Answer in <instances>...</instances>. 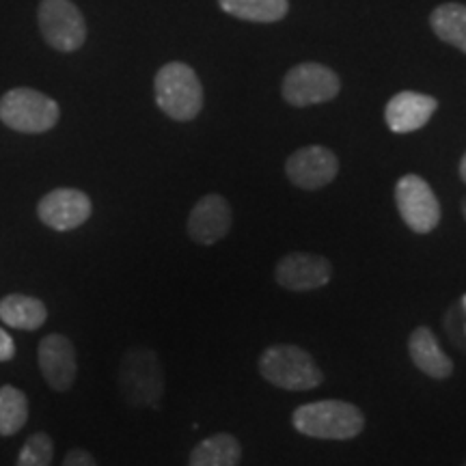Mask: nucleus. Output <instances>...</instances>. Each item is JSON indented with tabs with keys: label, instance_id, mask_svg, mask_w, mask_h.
I'll return each mask as SVG.
<instances>
[{
	"label": "nucleus",
	"instance_id": "nucleus-1",
	"mask_svg": "<svg viewBox=\"0 0 466 466\" xmlns=\"http://www.w3.org/2000/svg\"><path fill=\"white\" fill-rule=\"evenodd\" d=\"M296 432L319 441H352L365 430V417L350 401L319 400L291 412Z\"/></svg>",
	"mask_w": 466,
	"mask_h": 466
},
{
	"label": "nucleus",
	"instance_id": "nucleus-2",
	"mask_svg": "<svg viewBox=\"0 0 466 466\" xmlns=\"http://www.w3.org/2000/svg\"><path fill=\"white\" fill-rule=\"evenodd\" d=\"M258 370L264 380L285 391H311L324 380L311 354L289 343L266 348L258 360Z\"/></svg>",
	"mask_w": 466,
	"mask_h": 466
},
{
	"label": "nucleus",
	"instance_id": "nucleus-3",
	"mask_svg": "<svg viewBox=\"0 0 466 466\" xmlns=\"http://www.w3.org/2000/svg\"><path fill=\"white\" fill-rule=\"evenodd\" d=\"M156 104L173 121H192L203 108V86L186 63H167L154 80Z\"/></svg>",
	"mask_w": 466,
	"mask_h": 466
},
{
	"label": "nucleus",
	"instance_id": "nucleus-4",
	"mask_svg": "<svg viewBox=\"0 0 466 466\" xmlns=\"http://www.w3.org/2000/svg\"><path fill=\"white\" fill-rule=\"evenodd\" d=\"M119 391L130 406L160 404L165 393V374L158 354L149 348H130L121 359Z\"/></svg>",
	"mask_w": 466,
	"mask_h": 466
},
{
	"label": "nucleus",
	"instance_id": "nucleus-5",
	"mask_svg": "<svg viewBox=\"0 0 466 466\" xmlns=\"http://www.w3.org/2000/svg\"><path fill=\"white\" fill-rule=\"evenodd\" d=\"M61 108L42 91L17 86L0 97V121L22 134H42L58 124Z\"/></svg>",
	"mask_w": 466,
	"mask_h": 466
},
{
	"label": "nucleus",
	"instance_id": "nucleus-6",
	"mask_svg": "<svg viewBox=\"0 0 466 466\" xmlns=\"http://www.w3.org/2000/svg\"><path fill=\"white\" fill-rule=\"evenodd\" d=\"M395 206L410 231L425 236L441 223V203L432 186L415 173H408L395 184Z\"/></svg>",
	"mask_w": 466,
	"mask_h": 466
},
{
	"label": "nucleus",
	"instance_id": "nucleus-7",
	"mask_svg": "<svg viewBox=\"0 0 466 466\" xmlns=\"http://www.w3.org/2000/svg\"><path fill=\"white\" fill-rule=\"evenodd\" d=\"M283 97L291 106H313L335 100L341 91L339 76L319 63H300L283 78Z\"/></svg>",
	"mask_w": 466,
	"mask_h": 466
},
{
	"label": "nucleus",
	"instance_id": "nucleus-8",
	"mask_svg": "<svg viewBox=\"0 0 466 466\" xmlns=\"http://www.w3.org/2000/svg\"><path fill=\"white\" fill-rule=\"evenodd\" d=\"M39 28L44 39L58 52H74L85 44L86 25L72 0H42Z\"/></svg>",
	"mask_w": 466,
	"mask_h": 466
},
{
	"label": "nucleus",
	"instance_id": "nucleus-9",
	"mask_svg": "<svg viewBox=\"0 0 466 466\" xmlns=\"http://www.w3.org/2000/svg\"><path fill=\"white\" fill-rule=\"evenodd\" d=\"M289 182L302 190H319L329 186L339 173V160L322 145H309L289 156L285 162Z\"/></svg>",
	"mask_w": 466,
	"mask_h": 466
},
{
	"label": "nucleus",
	"instance_id": "nucleus-10",
	"mask_svg": "<svg viewBox=\"0 0 466 466\" xmlns=\"http://www.w3.org/2000/svg\"><path fill=\"white\" fill-rule=\"evenodd\" d=\"M93 203L83 190L56 188L42 197L37 203V217L55 231L78 229L91 218Z\"/></svg>",
	"mask_w": 466,
	"mask_h": 466
},
{
	"label": "nucleus",
	"instance_id": "nucleus-11",
	"mask_svg": "<svg viewBox=\"0 0 466 466\" xmlns=\"http://www.w3.org/2000/svg\"><path fill=\"white\" fill-rule=\"evenodd\" d=\"M39 370L44 380L52 391H69L78 374V360H76L74 343L61 333L46 335L37 348Z\"/></svg>",
	"mask_w": 466,
	"mask_h": 466
},
{
	"label": "nucleus",
	"instance_id": "nucleus-12",
	"mask_svg": "<svg viewBox=\"0 0 466 466\" xmlns=\"http://www.w3.org/2000/svg\"><path fill=\"white\" fill-rule=\"evenodd\" d=\"M275 279L283 289L313 291L324 288L333 279V264L322 255L289 253L279 259Z\"/></svg>",
	"mask_w": 466,
	"mask_h": 466
},
{
	"label": "nucleus",
	"instance_id": "nucleus-13",
	"mask_svg": "<svg viewBox=\"0 0 466 466\" xmlns=\"http://www.w3.org/2000/svg\"><path fill=\"white\" fill-rule=\"evenodd\" d=\"M233 223L231 217V206L223 195L217 192H209V195L201 197L195 203V208L190 209L188 217V236L197 244L203 247H212L223 240L229 233Z\"/></svg>",
	"mask_w": 466,
	"mask_h": 466
},
{
	"label": "nucleus",
	"instance_id": "nucleus-14",
	"mask_svg": "<svg viewBox=\"0 0 466 466\" xmlns=\"http://www.w3.org/2000/svg\"><path fill=\"white\" fill-rule=\"evenodd\" d=\"M436 108H439L436 97L417 91H401L389 100L387 108H384V119H387L391 132L410 134L421 130L432 119Z\"/></svg>",
	"mask_w": 466,
	"mask_h": 466
},
{
	"label": "nucleus",
	"instance_id": "nucleus-15",
	"mask_svg": "<svg viewBox=\"0 0 466 466\" xmlns=\"http://www.w3.org/2000/svg\"><path fill=\"white\" fill-rule=\"evenodd\" d=\"M408 354L417 370L434 380H447L453 374V360L447 357L428 326H417L408 337Z\"/></svg>",
	"mask_w": 466,
	"mask_h": 466
},
{
	"label": "nucleus",
	"instance_id": "nucleus-16",
	"mask_svg": "<svg viewBox=\"0 0 466 466\" xmlns=\"http://www.w3.org/2000/svg\"><path fill=\"white\" fill-rule=\"evenodd\" d=\"M0 319L11 329L37 330L48 319V309L39 299L25 294H9L0 299Z\"/></svg>",
	"mask_w": 466,
	"mask_h": 466
},
{
	"label": "nucleus",
	"instance_id": "nucleus-17",
	"mask_svg": "<svg viewBox=\"0 0 466 466\" xmlns=\"http://www.w3.org/2000/svg\"><path fill=\"white\" fill-rule=\"evenodd\" d=\"M242 445L233 434L218 432L203 439L188 458V466H240Z\"/></svg>",
	"mask_w": 466,
	"mask_h": 466
},
{
	"label": "nucleus",
	"instance_id": "nucleus-18",
	"mask_svg": "<svg viewBox=\"0 0 466 466\" xmlns=\"http://www.w3.org/2000/svg\"><path fill=\"white\" fill-rule=\"evenodd\" d=\"M430 25L441 42L450 44L466 55V5H441L430 15Z\"/></svg>",
	"mask_w": 466,
	"mask_h": 466
},
{
	"label": "nucleus",
	"instance_id": "nucleus-19",
	"mask_svg": "<svg viewBox=\"0 0 466 466\" xmlns=\"http://www.w3.org/2000/svg\"><path fill=\"white\" fill-rule=\"evenodd\" d=\"M220 9L238 20L247 22H279L288 15V0H218Z\"/></svg>",
	"mask_w": 466,
	"mask_h": 466
},
{
	"label": "nucleus",
	"instance_id": "nucleus-20",
	"mask_svg": "<svg viewBox=\"0 0 466 466\" xmlns=\"http://www.w3.org/2000/svg\"><path fill=\"white\" fill-rule=\"evenodd\" d=\"M28 421V398L25 391L5 384L0 387V436H14Z\"/></svg>",
	"mask_w": 466,
	"mask_h": 466
},
{
	"label": "nucleus",
	"instance_id": "nucleus-21",
	"mask_svg": "<svg viewBox=\"0 0 466 466\" xmlns=\"http://www.w3.org/2000/svg\"><path fill=\"white\" fill-rule=\"evenodd\" d=\"M55 460V442L46 432L28 436L20 453H17L15 466H50Z\"/></svg>",
	"mask_w": 466,
	"mask_h": 466
},
{
	"label": "nucleus",
	"instance_id": "nucleus-22",
	"mask_svg": "<svg viewBox=\"0 0 466 466\" xmlns=\"http://www.w3.org/2000/svg\"><path fill=\"white\" fill-rule=\"evenodd\" d=\"M61 466H97L96 458L86 450H72L63 460Z\"/></svg>",
	"mask_w": 466,
	"mask_h": 466
},
{
	"label": "nucleus",
	"instance_id": "nucleus-23",
	"mask_svg": "<svg viewBox=\"0 0 466 466\" xmlns=\"http://www.w3.org/2000/svg\"><path fill=\"white\" fill-rule=\"evenodd\" d=\"M15 357V343L5 329H0V363H9Z\"/></svg>",
	"mask_w": 466,
	"mask_h": 466
},
{
	"label": "nucleus",
	"instance_id": "nucleus-24",
	"mask_svg": "<svg viewBox=\"0 0 466 466\" xmlns=\"http://www.w3.org/2000/svg\"><path fill=\"white\" fill-rule=\"evenodd\" d=\"M458 171H460V179H462V182L466 184V151H464L462 160H460V167H458Z\"/></svg>",
	"mask_w": 466,
	"mask_h": 466
},
{
	"label": "nucleus",
	"instance_id": "nucleus-25",
	"mask_svg": "<svg viewBox=\"0 0 466 466\" xmlns=\"http://www.w3.org/2000/svg\"><path fill=\"white\" fill-rule=\"evenodd\" d=\"M464 466H466V462H464Z\"/></svg>",
	"mask_w": 466,
	"mask_h": 466
}]
</instances>
